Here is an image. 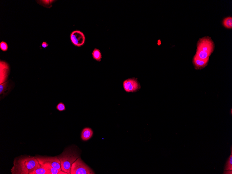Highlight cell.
Listing matches in <instances>:
<instances>
[{"label":"cell","mask_w":232,"mask_h":174,"mask_svg":"<svg viewBox=\"0 0 232 174\" xmlns=\"http://www.w3.org/2000/svg\"><path fill=\"white\" fill-rule=\"evenodd\" d=\"M10 86L9 84V81L0 84V94H3L4 96L6 95V92L10 90Z\"/></svg>","instance_id":"8fae6325"},{"label":"cell","mask_w":232,"mask_h":174,"mask_svg":"<svg viewBox=\"0 0 232 174\" xmlns=\"http://www.w3.org/2000/svg\"><path fill=\"white\" fill-rule=\"evenodd\" d=\"M42 47L44 48H46L49 46V44L46 42H43L41 44Z\"/></svg>","instance_id":"ffe728a7"},{"label":"cell","mask_w":232,"mask_h":174,"mask_svg":"<svg viewBox=\"0 0 232 174\" xmlns=\"http://www.w3.org/2000/svg\"><path fill=\"white\" fill-rule=\"evenodd\" d=\"M56 109H57L58 111L60 112L65 111L66 110V108L64 104L62 102H60L58 103V105H57Z\"/></svg>","instance_id":"d6986e66"},{"label":"cell","mask_w":232,"mask_h":174,"mask_svg":"<svg viewBox=\"0 0 232 174\" xmlns=\"http://www.w3.org/2000/svg\"><path fill=\"white\" fill-rule=\"evenodd\" d=\"M8 46L7 43L2 41L0 43V48L3 52L7 51L8 50Z\"/></svg>","instance_id":"ac0fdd59"},{"label":"cell","mask_w":232,"mask_h":174,"mask_svg":"<svg viewBox=\"0 0 232 174\" xmlns=\"http://www.w3.org/2000/svg\"><path fill=\"white\" fill-rule=\"evenodd\" d=\"M31 174H49V173L45 167L40 165V166L35 169Z\"/></svg>","instance_id":"7c38bea8"},{"label":"cell","mask_w":232,"mask_h":174,"mask_svg":"<svg viewBox=\"0 0 232 174\" xmlns=\"http://www.w3.org/2000/svg\"><path fill=\"white\" fill-rule=\"evenodd\" d=\"M40 2L39 3L41 5H42L45 7L50 8L51 7V6H50V5L52 4L54 1H39Z\"/></svg>","instance_id":"e0dca14e"},{"label":"cell","mask_w":232,"mask_h":174,"mask_svg":"<svg viewBox=\"0 0 232 174\" xmlns=\"http://www.w3.org/2000/svg\"><path fill=\"white\" fill-rule=\"evenodd\" d=\"M40 166L36 157L22 156L15 158L11 172L12 174H31Z\"/></svg>","instance_id":"6da1fadb"},{"label":"cell","mask_w":232,"mask_h":174,"mask_svg":"<svg viewBox=\"0 0 232 174\" xmlns=\"http://www.w3.org/2000/svg\"><path fill=\"white\" fill-rule=\"evenodd\" d=\"M1 81L0 84L5 83L7 80L9 74L10 68L5 62L1 61Z\"/></svg>","instance_id":"ba28073f"},{"label":"cell","mask_w":232,"mask_h":174,"mask_svg":"<svg viewBox=\"0 0 232 174\" xmlns=\"http://www.w3.org/2000/svg\"><path fill=\"white\" fill-rule=\"evenodd\" d=\"M70 174H93L95 173L79 158L72 164Z\"/></svg>","instance_id":"277c9868"},{"label":"cell","mask_w":232,"mask_h":174,"mask_svg":"<svg viewBox=\"0 0 232 174\" xmlns=\"http://www.w3.org/2000/svg\"><path fill=\"white\" fill-rule=\"evenodd\" d=\"M215 45L211 37L206 36L199 39L197 44L195 56L197 58L205 59L209 58L214 51Z\"/></svg>","instance_id":"7a4b0ae2"},{"label":"cell","mask_w":232,"mask_h":174,"mask_svg":"<svg viewBox=\"0 0 232 174\" xmlns=\"http://www.w3.org/2000/svg\"><path fill=\"white\" fill-rule=\"evenodd\" d=\"M225 171L232 170V150H231V154L228 159L226 164L225 166Z\"/></svg>","instance_id":"9a60e30c"},{"label":"cell","mask_w":232,"mask_h":174,"mask_svg":"<svg viewBox=\"0 0 232 174\" xmlns=\"http://www.w3.org/2000/svg\"><path fill=\"white\" fill-rule=\"evenodd\" d=\"M49 174H58L60 171L55 168L50 166L45 167Z\"/></svg>","instance_id":"2e32d148"},{"label":"cell","mask_w":232,"mask_h":174,"mask_svg":"<svg viewBox=\"0 0 232 174\" xmlns=\"http://www.w3.org/2000/svg\"><path fill=\"white\" fill-rule=\"evenodd\" d=\"M92 56L94 59L98 62L101 60L102 55L101 52L99 50L95 48L93 51Z\"/></svg>","instance_id":"5bb4252c"},{"label":"cell","mask_w":232,"mask_h":174,"mask_svg":"<svg viewBox=\"0 0 232 174\" xmlns=\"http://www.w3.org/2000/svg\"><path fill=\"white\" fill-rule=\"evenodd\" d=\"M123 86L125 91L127 92H134L139 90L141 88L137 79L129 78L124 81Z\"/></svg>","instance_id":"8992f818"},{"label":"cell","mask_w":232,"mask_h":174,"mask_svg":"<svg viewBox=\"0 0 232 174\" xmlns=\"http://www.w3.org/2000/svg\"><path fill=\"white\" fill-rule=\"evenodd\" d=\"M79 157L78 154L74 149H66L58 157L61 162V170L68 174H70L72 165Z\"/></svg>","instance_id":"3957f363"},{"label":"cell","mask_w":232,"mask_h":174,"mask_svg":"<svg viewBox=\"0 0 232 174\" xmlns=\"http://www.w3.org/2000/svg\"><path fill=\"white\" fill-rule=\"evenodd\" d=\"M93 134L92 130L89 128H86L83 130L81 137L83 140L87 141L92 137Z\"/></svg>","instance_id":"30bf717a"},{"label":"cell","mask_w":232,"mask_h":174,"mask_svg":"<svg viewBox=\"0 0 232 174\" xmlns=\"http://www.w3.org/2000/svg\"><path fill=\"white\" fill-rule=\"evenodd\" d=\"M209 61V58L202 59L198 58L194 56L192 62L196 70H201L206 67Z\"/></svg>","instance_id":"9c48e42d"},{"label":"cell","mask_w":232,"mask_h":174,"mask_svg":"<svg viewBox=\"0 0 232 174\" xmlns=\"http://www.w3.org/2000/svg\"><path fill=\"white\" fill-rule=\"evenodd\" d=\"M70 39L73 44L77 47H81L85 43V35L80 31H74L72 32L70 36Z\"/></svg>","instance_id":"52a82bcc"},{"label":"cell","mask_w":232,"mask_h":174,"mask_svg":"<svg viewBox=\"0 0 232 174\" xmlns=\"http://www.w3.org/2000/svg\"><path fill=\"white\" fill-rule=\"evenodd\" d=\"M41 165L45 167L50 166L61 170V162L58 157H36Z\"/></svg>","instance_id":"5b68a950"},{"label":"cell","mask_w":232,"mask_h":174,"mask_svg":"<svg viewBox=\"0 0 232 174\" xmlns=\"http://www.w3.org/2000/svg\"><path fill=\"white\" fill-rule=\"evenodd\" d=\"M224 27L228 29L232 28V17L229 16L224 18L222 22Z\"/></svg>","instance_id":"4fadbf2b"}]
</instances>
